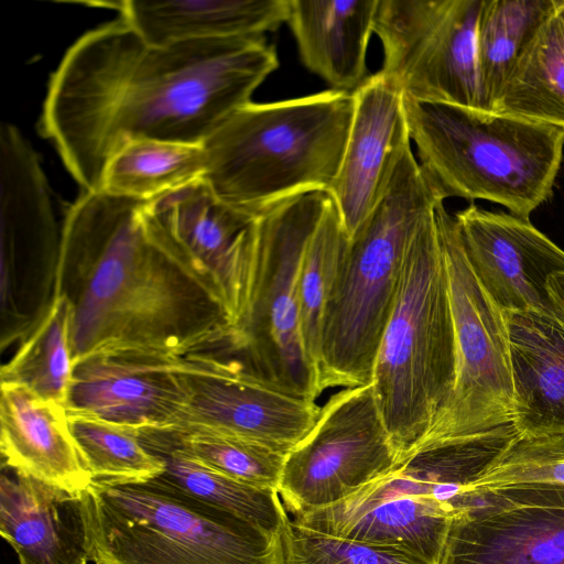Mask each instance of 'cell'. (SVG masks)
Instances as JSON below:
<instances>
[{
    "mask_svg": "<svg viewBox=\"0 0 564 564\" xmlns=\"http://www.w3.org/2000/svg\"><path fill=\"white\" fill-rule=\"evenodd\" d=\"M278 66L264 36L156 45L120 17L66 51L48 82L40 131L83 192H97L122 144H203Z\"/></svg>",
    "mask_w": 564,
    "mask_h": 564,
    "instance_id": "cell-1",
    "label": "cell"
},
{
    "mask_svg": "<svg viewBox=\"0 0 564 564\" xmlns=\"http://www.w3.org/2000/svg\"><path fill=\"white\" fill-rule=\"evenodd\" d=\"M145 200L83 192L67 212L55 292L74 306L73 362L95 355L182 358L227 349L232 323L213 278ZM56 275V276H57Z\"/></svg>",
    "mask_w": 564,
    "mask_h": 564,
    "instance_id": "cell-2",
    "label": "cell"
},
{
    "mask_svg": "<svg viewBox=\"0 0 564 564\" xmlns=\"http://www.w3.org/2000/svg\"><path fill=\"white\" fill-rule=\"evenodd\" d=\"M352 113V93L336 89L282 101H251L203 142V178L221 200L257 217L305 193L327 194Z\"/></svg>",
    "mask_w": 564,
    "mask_h": 564,
    "instance_id": "cell-3",
    "label": "cell"
},
{
    "mask_svg": "<svg viewBox=\"0 0 564 564\" xmlns=\"http://www.w3.org/2000/svg\"><path fill=\"white\" fill-rule=\"evenodd\" d=\"M445 198L408 148L340 260L321 327L319 393L371 384L408 243L423 218Z\"/></svg>",
    "mask_w": 564,
    "mask_h": 564,
    "instance_id": "cell-4",
    "label": "cell"
},
{
    "mask_svg": "<svg viewBox=\"0 0 564 564\" xmlns=\"http://www.w3.org/2000/svg\"><path fill=\"white\" fill-rule=\"evenodd\" d=\"M94 564H285L283 536L156 479L80 494Z\"/></svg>",
    "mask_w": 564,
    "mask_h": 564,
    "instance_id": "cell-5",
    "label": "cell"
},
{
    "mask_svg": "<svg viewBox=\"0 0 564 564\" xmlns=\"http://www.w3.org/2000/svg\"><path fill=\"white\" fill-rule=\"evenodd\" d=\"M434 209L408 243L371 381L400 460L427 435L447 405L455 381L448 279Z\"/></svg>",
    "mask_w": 564,
    "mask_h": 564,
    "instance_id": "cell-6",
    "label": "cell"
},
{
    "mask_svg": "<svg viewBox=\"0 0 564 564\" xmlns=\"http://www.w3.org/2000/svg\"><path fill=\"white\" fill-rule=\"evenodd\" d=\"M404 111L420 164L446 198L486 199L529 219L551 197L563 128L408 97Z\"/></svg>",
    "mask_w": 564,
    "mask_h": 564,
    "instance_id": "cell-7",
    "label": "cell"
},
{
    "mask_svg": "<svg viewBox=\"0 0 564 564\" xmlns=\"http://www.w3.org/2000/svg\"><path fill=\"white\" fill-rule=\"evenodd\" d=\"M328 199L324 192L305 193L258 217L249 304L226 350L241 356L260 377L313 400L319 391L302 341L299 276L306 243Z\"/></svg>",
    "mask_w": 564,
    "mask_h": 564,
    "instance_id": "cell-8",
    "label": "cell"
},
{
    "mask_svg": "<svg viewBox=\"0 0 564 564\" xmlns=\"http://www.w3.org/2000/svg\"><path fill=\"white\" fill-rule=\"evenodd\" d=\"M434 215L448 279L455 381L447 405L415 448L479 435L513 421V380L505 313L476 279L455 215L447 212L444 202L436 205Z\"/></svg>",
    "mask_w": 564,
    "mask_h": 564,
    "instance_id": "cell-9",
    "label": "cell"
},
{
    "mask_svg": "<svg viewBox=\"0 0 564 564\" xmlns=\"http://www.w3.org/2000/svg\"><path fill=\"white\" fill-rule=\"evenodd\" d=\"M484 0H379L382 72L404 97L479 109L477 28Z\"/></svg>",
    "mask_w": 564,
    "mask_h": 564,
    "instance_id": "cell-10",
    "label": "cell"
},
{
    "mask_svg": "<svg viewBox=\"0 0 564 564\" xmlns=\"http://www.w3.org/2000/svg\"><path fill=\"white\" fill-rule=\"evenodd\" d=\"M399 460L372 386L345 388L286 454L278 492L289 511L302 514L346 499Z\"/></svg>",
    "mask_w": 564,
    "mask_h": 564,
    "instance_id": "cell-11",
    "label": "cell"
},
{
    "mask_svg": "<svg viewBox=\"0 0 564 564\" xmlns=\"http://www.w3.org/2000/svg\"><path fill=\"white\" fill-rule=\"evenodd\" d=\"M180 377L185 402L174 425L163 431L229 435L286 455L319 414L315 400L260 377L241 359L192 354L181 358Z\"/></svg>",
    "mask_w": 564,
    "mask_h": 564,
    "instance_id": "cell-12",
    "label": "cell"
},
{
    "mask_svg": "<svg viewBox=\"0 0 564 564\" xmlns=\"http://www.w3.org/2000/svg\"><path fill=\"white\" fill-rule=\"evenodd\" d=\"M477 494L452 519L438 564H564V486Z\"/></svg>",
    "mask_w": 564,
    "mask_h": 564,
    "instance_id": "cell-13",
    "label": "cell"
},
{
    "mask_svg": "<svg viewBox=\"0 0 564 564\" xmlns=\"http://www.w3.org/2000/svg\"><path fill=\"white\" fill-rule=\"evenodd\" d=\"M147 208L213 278L235 330L246 314L256 274L258 217L221 200L203 177L149 200Z\"/></svg>",
    "mask_w": 564,
    "mask_h": 564,
    "instance_id": "cell-14",
    "label": "cell"
},
{
    "mask_svg": "<svg viewBox=\"0 0 564 564\" xmlns=\"http://www.w3.org/2000/svg\"><path fill=\"white\" fill-rule=\"evenodd\" d=\"M469 265L503 312H539L555 317L547 282L564 272V250L529 219L475 204L454 214Z\"/></svg>",
    "mask_w": 564,
    "mask_h": 564,
    "instance_id": "cell-15",
    "label": "cell"
},
{
    "mask_svg": "<svg viewBox=\"0 0 564 564\" xmlns=\"http://www.w3.org/2000/svg\"><path fill=\"white\" fill-rule=\"evenodd\" d=\"M354 113L337 175L327 193L350 239L411 147L399 85L378 72L352 93Z\"/></svg>",
    "mask_w": 564,
    "mask_h": 564,
    "instance_id": "cell-16",
    "label": "cell"
},
{
    "mask_svg": "<svg viewBox=\"0 0 564 564\" xmlns=\"http://www.w3.org/2000/svg\"><path fill=\"white\" fill-rule=\"evenodd\" d=\"M180 361L137 354L87 357L74 367L66 412L138 431L169 430L185 402Z\"/></svg>",
    "mask_w": 564,
    "mask_h": 564,
    "instance_id": "cell-17",
    "label": "cell"
},
{
    "mask_svg": "<svg viewBox=\"0 0 564 564\" xmlns=\"http://www.w3.org/2000/svg\"><path fill=\"white\" fill-rule=\"evenodd\" d=\"M453 517L422 499L388 494L370 484L293 522L326 534L389 545L438 564Z\"/></svg>",
    "mask_w": 564,
    "mask_h": 564,
    "instance_id": "cell-18",
    "label": "cell"
},
{
    "mask_svg": "<svg viewBox=\"0 0 564 564\" xmlns=\"http://www.w3.org/2000/svg\"><path fill=\"white\" fill-rule=\"evenodd\" d=\"M10 470L0 478V534L20 564H88L80 495Z\"/></svg>",
    "mask_w": 564,
    "mask_h": 564,
    "instance_id": "cell-19",
    "label": "cell"
},
{
    "mask_svg": "<svg viewBox=\"0 0 564 564\" xmlns=\"http://www.w3.org/2000/svg\"><path fill=\"white\" fill-rule=\"evenodd\" d=\"M0 449L9 469L68 492L80 495L93 481L66 409L20 384L1 383Z\"/></svg>",
    "mask_w": 564,
    "mask_h": 564,
    "instance_id": "cell-20",
    "label": "cell"
},
{
    "mask_svg": "<svg viewBox=\"0 0 564 564\" xmlns=\"http://www.w3.org/2000/svg\"><path fill=\"white\" fill-rule=\"evenodd\" d=\"M503 313L510 341L514 429L524 435L564 433V323L533 311Z\"/></svg>",
    "mask_w": 564,
    "mask_h": 564,
    "instance_id": "cell-21",
    "label": "cell"
},
{
    "mask_svg": "<svg viewBox=\"0 0 564 564\" xmlns=\"http://www.w3.org/2000/svg\"><path fill=\"white\" fill-rule=\"evenodd\" d=\"M379 0H290L286 23L302 63L333 89L354 93L369 77L367 48Z\"/></svg>",
    "mask_w": 564,
    "mask_h": 564,
    "instance_id": "cell-22",
    "label": "cell"
},
{
    "mask_svg": "<svg viewBox=\"0 0 564 564\" xmlns=\"http://www.w3.org/2000/svg\"><path fill=\"white\" fill-rule=\"evenodd\" d=\"M145 41L263 36L288 21L290 0H127L109 2Z\"/></svg>",
    "mask_w": 564,
    "mask_h": 564,
    "instance_id": "cell-23",
    "label": "cell"
},
{
    "mask_svg": "<svg viewBox=\"0 0 564 564\" xmlns=\"http://www.w3.org/2000/svg\"><path fill=\"white\" fill-rule=\"evenodd\" d=\"M139 435L142 444L164 464V471L154 479L283 535L291 520L276 490L235 480L203 465L160 431L143 430Z\"/></svg>",
    "mask_w": 564,
    "mask_h": 564,
    "instance_id": "cell-24",
    "label": "cell"
},
{
    "mask_svg": "<svg viewBox=\"0 0 564 564\" xmlns=\"http://www.w3.org/2000/svg\"><path fill=\"white\" fill-rule=\"evenodd\" d=\"M492 112L564 129V22L557 10L516 62Z\"/></svg>",
    "mask_w": 564,
    "mask_h": 564,
    "instance_id": "cell-25",
    "label": "cell"
},
{
    "mask_svg": "<svg viewBox=\"0 0 564 564\" xmlns=\"http://www.w3.org/2000/svg\"><path fill=\"white\" fill-rule=\"evenodd\" d=\"M74 306L65 292L53 299L0 371L1 383L23 386L66 409L73 380Z\"/></svg>",
    "mask_w": 564,
    "mask_h": 564,
    "instance_id": "cell-26",
    "label": "cell"
},
{
    "mask_svg": "<svg viewBox=\"0 0 564 564\" xmlns=\"http://www.w3.org/2000/svg\"><path fill=\"white\" fill-rule=\"evenodd\" d=\"M205 169L203 144L134 139L109 158L100 191L149 202L202 178Z\"/></svg>",
    "mask_w": 564,
    "mask_h": 564,
    "instance_id": "cell-27",
    "label": "cell"
},
{
    "mask_svg": "<svg viewBox=\"0 0 564 564\" xmlns=\"http://www.w3.org/2000/svg\"><path fill=\"white\" fill-rule=\"evenodd\" d=\"M560 0H484L477 28L479 109L492 111L510 70Z\"/></svg>",
    "mask_w": 564,
    "mask_h": 564,
    "instance_id": "cell-28",
    "label": "cell"
},
{
    "mask_svg": "<svg viewBox=\"0 0 564 564\" xmlns=\"http://www.w3.org/2000/svg\"><path fill=\"white\" fill-rule=\"evenodd\" d=\"M348 240L338 210L329 197L306 243L299 276L302 341L316 381L324 311Z\"/></svg>",
    "mask_w": 564,
    "mask_h": 564,
    "instance_id": "cell-29",
    "label": "cell"
},
{
    "mask_svg": "<svg viewBox=\"0 0 564 564\" xmlns=\"http://www.w3.org/2000/svg\"><path fill=\"white\" fill-rule=\"evenodd\" d=\"M67 415L93 481H145L164 471L162 459L142 444L138 430L88 415Z\"/></svg>",
    "mask_w": 564,
    "mask_h": 564,
    "instance_id": "cell-30",
    "label": "cell"
},
{
    "mask_svg": "<svg viewBox=\"0 0 564 564\" xmlns=\"http://www.w3.org/2000/svg\"><path fill=\"white\" fill-rule=\"evenodd\" d=\"M160 431V430H156ZM180 451L235 480L278 491L285 454L240 437L160 431Z\"/></svg>",
    "mask_w": 564,
    "mask_h": 564,
    "instance_id": "cell-31",
    "label": "cell"
},
{
    "mask_svg": "<svg viewBox=\"0 0 564 564\" xmlns=\"http://www.w3.org/2000/svg\"><path fill=\"white\" fill-rule=\"evenodd\" d=\"M513 485L564 486V433L517 434L474 491Z\"/></svg>",
    "mask_w": 564,
    "mask_h": 564,
    "instance_id": "cell-32",
    "label": "cell"
},
{
    "mask_svg": "<svg viewBox=\"0 0 564 564\" xmlns=\"http://www.w3.org/2000/svg\"><path fill=\"white\" fill-rule=\"evenodd\" d=\"M282 536L285 564H427L401 549L326 534L292 520Z\"/></svg>",
    "mask_w": 564,
    "mask_h": 564,
    "instance_id": "cell-33",
    "label": "cell"
},
{
    "mask_svg": "<svg viewBox=\"0 0 564 564\" xmlns=\"http://www.w3.org/2000/svg\"><path fill=\"white\" fill-rule=\"evenodd\" d=\"M547 292L555 308V318L564 323V272L550 278Z\"/></svg>",
    "mask_w": 564,
    "mask_h": 564,
    "instance_id": "cell-34",
    "label": "cell"
},
{
    "mask_svg": "<svg viewBox=\"0 0 564 564\" xmlns=\"http://www.w3.org/2000/svg\"><path fill=\"white\" fill-rule=\"evenodd\" d=\"M557 12H558L562 21L564 22V0H560Z\"/></svg>",
    "mask_w": 564,
    "mask_h": 564,
    "instance_id": "cell-35",
    "label": "cell"
}]
</instances>
